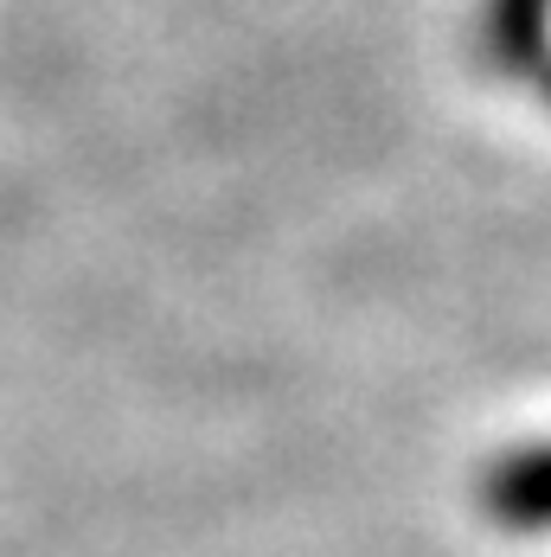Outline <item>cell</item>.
Masks as SVG:
<instances>
[{
  "mask_svg": "<svg viewBox=\"0 0 551 557\" xmlns=\"http://www.w3.org/2000/svg\"><path fill=\"white\" fill-rule=\"evenodd\" d=\"M481 512L500 532H551V443L506 448L481 474Z\"/></svg>",
  "mask_w": 551,
  "mask_h": 557,
  "instance_id": "6da1fadb",
  "label": "cell"
},
{
  "mask_svg": "<svg viewBox=\"0 0 551 557\" xmlns=\"http://www.w3.org/2000/svg\"><path fill=\"white\" fill-rule=\"evenodd\" d=\"M481 46L500 71L539 77L551 64V0H488L481 7Z\"/></svg>",
  "mask_w": 551,
  "mask_h": 557,
  "instance_id": "7a4b0ae2",
  "label": "cell"
},
{
  "mask_svg": "<svg viewBox=\"0 0 551 557\" xmlns=\"http://www.w3.org/2000/svg\"><path fill=\"white\" fill-rule=\"evenodd\" d=\"M532 84H539V97H546V103H551V64H546V71H539V77H532Z\"/></svg>",
  "mask_w": 551,
  "mask_h": 557,
  "instance_id": "3957f363",
  "label": "cell"
}]
</instances>
